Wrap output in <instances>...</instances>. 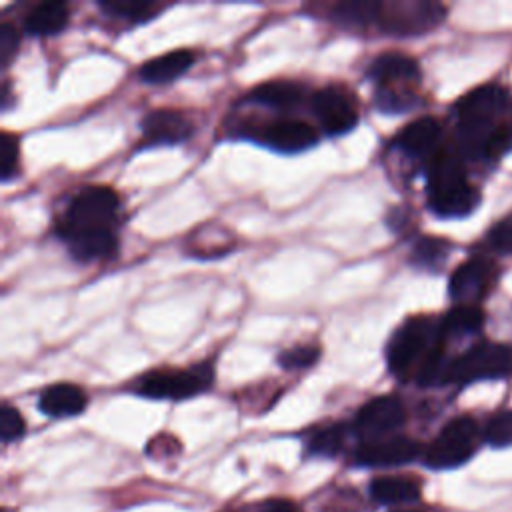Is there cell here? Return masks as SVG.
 <instances>
[{
	"label": "cell",
	"mask_w": 512,
	"mask_h": 512,
	"mask_svg": "<svg viewBox=\"0 0 512 512\" xmlns=\"http://www.w3.org/2000/svg\"><path fill=\"white\" fill-rule=\"evenodd\" d=\"M442 320L432 316L408 318L396 328L388 346V370L398 380H416L420 386L444 384L448 360H444Z\"/></svg>",
	"instance_id": "obj_1"
},
{
	"label": "cell",
	"mask_w": 512,
	"mask_h": 512,
	"mask_svg": "<svg viewBox=\"0 0 512 512\" xmlns=\"http://www.w3.org/2000/svg\"><path fill=\"white\" fill-rule=\"evenodd\" d=\"M508 104V94L496 84H484L468 94H464L456 106L454 114L458 118L460 142L466 154L474 158H484L486 146L496 132V120Z\"/></svg>",
	"instance_id": "obj_2"
},
{
	"label": "cell",
	"mask_w": 512,
	"mask_h": 512,
	"mask_svg": "<svg viewBox=\"0 0 512 512\" xmlns=\"http://www.w3.org/2000/svg\"><path fill=\"white\" fill-rule=\"evenodd\" d=\"M480 202L478 190L468 182L464 164L450 152H438L428 166V206L440 218H462Z\"/></svg>",
	"instance_id": "obj_3"
},
{
	"label": "cell",
	"mask_w": 512,
	"mask_h": 512,
	"mask_svg": "<svg viewBox=\"0 0 512 512\" xmlns=\"http://www.w3.org/2000/svg\"><path fill=\"white\" fill-rule=\"evenodd\" d=\"M120 208L118 194L108 186L80 188L68 202L62 220L58 222V234L62 240L86 234L114 230L116 214Z\"/></svg>",
	"instance_id": "obj_4"
},
{
	"label": "cell",
	"mask_w": 512,
	"mask_h": 512,
	"mask_svg": "<svg viewBox=\"0 0 512 512\" xmlns=\"http://www.w3.org/2000/svg\"><path fill=\"white\" fill-rule=\"evenodd\" d=\"M214 366L210 360L184 370H152L138 378L134 392L154 400H184L212 388Z\"/></svg>",
	"instance_id": "obj_5"
},
{
	"label": "cell",
	"mask_w": 512,
	"mask_h": 512,
	"mask_svg": "<svg viewBox=\"0 0 512 512\" xmlns=\"http://www.w3.org/2000/svg\"><path fill=\"white\" fill-rule=\"evenodd\" d=\"M512 370V352L498 342H480L460 356L448 360L444 384H468L476 380L502 378Z\"/></svg>",
	"instance_id": "obj_6"
},
{
	"label": "cell",
	"mask_w": 512,
	"mask_h": 512,
	"mask_svg": "<svg viewBox=\"0 0 512 512\" xmlns=\"http://www.w3.org/2000/svg\"><path fill=\"white\" fill-rule=\"evenodd\" d=\"M446 8L430 0L378 2L376 26L392 36H418L436 28L444 20Z\"/></svg>",
	"instance_id": "obj_7"
},
{
	"label": "cell",
	"mask_w": 512,
	"mask_h": 512,
	"mask_svg": "<svg viewBox=\"0 0 512 512\" xmlns=\"http://www.w3.org/2000/svg\"><path fill=\"white\" fill-rule=\"evenodd\" d=\"M478 446V426L470 416L450 420L432 444L426 448L424 462L428 468L446 470L464 464Z\"/></svg>",
	"instance_id": "obj_8"
},
{
	"label": "cell",
	"mask_w": 512,
	"mask_h": 512,
	"mask_svg": "<svg viewBox=\"0 0 512 512\" xmlns=\"http://www.w3.org/2000/svg\"><path fill=\"white\" fill-rule=\"evenodd\" d=\"M312 112L328 136H342L356 128L358 106L342 86H324L312 96Z\"/></svg>",
	"instance_id": "obj_9"
},
{
	"label": "cell",
	"mask_w": 512,
	"mask_h": 512,
	"mask_svg": "<svg viewBox=\"0 0 512 512\" xmlns=\"http://www.w3.org/2000/svg\"><path fill=\"white\" fill-rule=\"evenodd\" d=\"M406 420V408L400 398L386 394L368 400L354 418V432L368 440H378L396 428H400Z\"/></svg>",
	"instance_id": "obj_10"
},
{
	"label": "cell",
	"mask_w": 512,
	"mask_h": 512,
	"mask_svg": "<svg viewBox=\"0 0 512 512\" xmlns=\"http://www.w3.org/2000/svg\"><path fill=\"white\" fill-rule=\"evenodd\" d=\"M494 278H496V266L488 258L474 256L462 262L452 272L448 282V292L452 300H456L458 304L476 306V302L490 292Z\"/></svg>",
	"instance_id": "obj_11"
},
{
	"label": "cell",
	"mask_w": 512,
	"mask_h": 512,
	"mask_svg": "<svg viewBox=\"0 0 512 512\" xmlns=\"http://www.w3.org/2000/svg\"><path fill=\"white\" fill-rule=\"evenodd\" d=\"M420 454V444L406 436H390L362 442L354 450V464L358 466H400L412 462Z\"/></svg>",
	"instance_id": "obj_12"
},
{
	"label": "cell",
	"mask_w": 512,
	"mask_h": 512,
	"mask_svg": "<svg viewBox=\"0 0 512 512\" xmlns=\"http://www.w3.org/2000/svg\"><path fill=\"white\" fill-rule=\"evenodd\" d=\"M260 140L282 154H296L312 148L318 132L298 118H280L260 130Z\"/></svg>",
	"instance_id": "obj_13"
},
{
	"label": "cell",
	"mask_w": 512,
	"mask_h": 512,
	"mask_svg": "<svg viewBox=\"0 0 512 512\" xmlns=\"http://www.w3.org/2000/svg\"><path fill=\"white\" fill-rule=\"evenodd\" d=\"M194 132L192 122L178 110L160 108L142 118V134L146 144H180Z\"/></svg>",
	"instance_id": "obj_14"
},
{
	"label": "cell",
	"mask_w": 512,
	"mask_h": 512,
	"mask_svg": "<svg viewBox=\"0 0 512 512\" xmlns=\"http://www.w3.org/2000/svg\"><path fill=\"white\" fill-rule=\"evenodd\" d=\"M366 74L378 86H394V84L414 86L420 80V66L408 54L382 52L370 62Z\"/></svg>",
	"instance_id": "obj_15"
},
{
	"label": "cell",
	"mask_w": 512,
	"mask_h": 512,
	"mask_svg": "<svg viewBox=\"0 0 512 512\" xmlns=\"http://www.w3.org/2000/svg\"><path fill=\"white\" fill-rule=\"evenodd\" d=\"M440 124L436 118L422 116L406 124L394 138V146L410 158H426L436 152L440 140Z\"/></svg>",
	"instance_id": "obj_16"
},
{
	"label": "cell",
	"mask_w": 512,
	"mask_h": 512,
	"mask_svg": "<svg viewBox=\"0 0 512 512\" xmlns=\"http://www.w3.org/2000/svg\"><path fill=\"white\" fill-rule=\"evenodd\" d=\"M88 404L86 392L70 382H56L42 390L38 408L50 418H70L84 412Z\"/></svg>",
	"instance_id": "obj_17"
},
{
	"label": "cell",
	"mask_w": 512,
	"mask_h": 512,
	"mask_svg": "<svg viewBox=\"0 0 512 512\" xmlns=\"http://www.w3.org/2000/svg\"><path fill=\"white\" fill-rule=\"evenodd\" d=\"M194 60L196 56L192 50H186V48L170 50L156 58L146 60L140 66V78L148 84H168L180 78L186 70H190Z\"/></svg>",
	"instance_id": "obj_18"
},
{
	"label": "cell",
	"mask_w": 512,
	"mask_h": 512,
	"mask_svg": "<svg viewBox=\"0 0 512 512\" xmlns=\"http://www.w3.org/2000/svg\"><path fill=\"white\" fill-rule=\"evenodd\" d=\"M70 254L80 262H94V260H106L112 258L118 250V238L114 230H102V232H86L76 234L64 240Z\"/></svg>",
	"instance_id": "obj_19"
},
{
	"label": "cell",
	"mask_w": 512,
	"mask_h": 512,
	"mask_svg": "<svg viewBox=\"0 0 512 512\" xmlns=\"http://www.w3.org/2000/svg\"><path fill=\"white\" fill-rule=\"evenodd\" d=\"M250 102L276 108V110H290L302 104L304 100V86L290 80H270L258 84L250 94Z\"/></svg>",
	"instance_id": "obj_20"
},
{
	"label": "cell",
	"mask_w": 512,
	"mask_h": 512,
	"mask_svg": "<svg viewBox=\"0 0 512 512\" xmlns=\"http://www.w3.org/2000/svg\"><path fill=\"white\" fill-rule=\"evenodd\" d=\"M70 22V10L64 2H42L34 6L26 20L24 30L32 36H54Z\"/></svg>",
	"instance_id": "obj_21"
},
{
	"label": "cell",
	"mask_w": 512,
	"mask_h": 512,
	"mask_svg": "<svg viewBox=\"0 0 512 512\" xmlns=\"http://www.w3.org/2000/svg\"><path fill=\"white\" fill-rule=\"evenodd\" d=\"M370 494L382 504H404L420 498V486L404 476H380L370 484Z\"/></svg>",
	"instance_id": "obj_22"
},
{
	"label": "cell",
	"mask_w": 512,
	"mask_h": 512,
	"mask_svg": "<svg viewBox=\"0 0 512 512\" xmlns=\"http://www.w3.org/2000/svg\"><path fill=\"white\" fill-rule=\"evenodd\" d=\"M418 94L412 86L394 84V86H376L374 104L380 112L386 114H402L418 106Z\"/></svg>",
	"instance_id": "obj_23"
},
{
	"label": "cell",
	"mask_w": 512,
	"mask_h": 512,
	"mask_svg": "<svg viewBox=\"0 0 512 512\" xmlns=\"http://www.w3.org/2000/svg\"><path fill=\"white\" fill-rule=\"evenodd\" d=\"M484 324V312L478 306L458 304L442 318V332L444 336H464L474 334Z\"/></svg>",
	"instance_id": "obj_24"
},
{
	"label": "cell",
	"mask_w": 512,
	"mask_h": 512,
	"mask_svg": "<svg viewBox=\"0 0 512 512\" xmlns=\"http://www.w3.org/2000/svg\"><path fill=\"white\" fill-rule=\"evenodd\" d=\"M98 6L114 18H126L134 24L146 22L166 8L158 2H134V0H112V2H100Z\"/></svg>",
	"instance_id": "obj_25"
},
{
	"label": "cell",
	"mask_w": 512,
	"mask_h": 512,
	"mask_svg": "<svg viewBox=\"0 0 512 512\" xmlns=\"http://www.w3.org/2000/svg\"><path fill=\"white\" fill-rule=\"evenodd\" d=\"M378 2H340L332 8V18L344 26L376 24Z\"/></svg>",
	"instance_id": "obj_26"
},
{
	"label": "cell",
	"mask_w": 512,
	"mask_h": 512,
	"mask_svg": "<svg viewBox=\"0 0 512 512\" xmlns=\"http://www.w3.org/2000/svg\"><path fill=\"white\" fill-rule=\"evenodd\" d=\"M344 438L346 428L342 424L324 426L308 438V452L316 456H336L344 446Z\"/></svg>",
	"instance_id": "obj_27"
},
{
	"label": "cell",
	"mask_w": 512,
	"mask_h": 512,
	"mask_svg": "<svg viewBox=\"0 0 512 512\" xmlns=\"http://www.w3.org/2000/svg\"><path fill=\"white\" fill-rule=\"evenodd\" d=\"M448 254V244L442 238H430L424 236L414 244L412 250V262L422 268H436L444 262Z\"/></svg>",
	"instance_id": "obj_28"
},
{
	"label": "cell",
	"mask_w": 512,
	"mask_h": 512,
	"mask_svg": "<svg viewBox=\"0 0 512 512\" xmlns=\"http://www.w3.org/2000/svg\"><path fill=\"white\" fill-rule=\"evenodd\" d=\"M318 358H320V348L316 344H298L282 350L278 356V364L284 370H302V368H310Z\"/></svg>",
	"instance_id": "obj_29"
},
{
	"label": "cell",
	"mask_w": 512,
	"mask_h": 512,
	"mask_svg": "<svg viewBox=\"0 0 512 512\" xmlns=\"http://www.w3.org/2000/svg\"><path fill=\"white\" fill-rule=\"evenodd\" d=\"M484 438L488 444L496 448L512 446V410H504L492 416L490 422L486 424Z\"/></svg>",
	"instance_id": "obj_30"
},
{
	"label": "cell",
	"mask_w": 512,
	"mask_h": 512,
	"mask_svg": "<svg viewBox=\"0 0 512 512\" xmlns=\"http://www.w3.org/2000/svg\"><path fill=\"white\" fill-rule=\"evenodd\" d=\"M26 432V422L22 418V414L10 406V404H4L0 408V438L4 444H10V442H16L24 436Z\"/></svg>",
	"instance_id": "obj_31"
},
{
	"label": "cell",
	"mask_w": 512,
	"mask_h": 512,
	"mask_svg": "<svg viewBox=\"0 0 512 512\" xmlns=\"http://www.w3.org/2000/svg\"><path fill=\"white\" fill-rule=\"evenodd\" d=\"M18 140L8 134V132H2L0 136V176L2 180H10L16 170H18Z\"/></svg>",
	"instance_id": "obj_32"
},
{
	"label": "cell",
	"mask_w": 512,
	"mask_h": 512,
	"mask_svg": "<svg viewBox=\"0 0 512 512\" xmlns=\"http://www.w3.org/2000/svg\"><path fill=\"white\" fill-rule=\"evenodd\" d=\"M488 244L502 254H512V214L498 220L488 232Z\"/></svg>",
	"instance_id": "obj_33"
},
{
	"label": "cell",
	"mask_w": 512,
	"mask_h": 512,
	"mask_svg": "<svg viewBox=\"0 0 512 512\" xmlns=\"http://www.w3.org/2000/svg\"><path fill=\"white\" fill-rule=\"evenodd\" d=\"M18 44H20V32L10 22L0 24V66L2 68L10 66V62L18 52Z\"/></svg>",
	"instance_id": "obj_34"
},
{
	"label": "cell",
	"mask_w": 512,
	"mask_h": 512,
	"mask_svg": "<svg viewBox=\"0 0 512 512\" xmlns=\"http://www.w3.org/2000/svg\"><path fill=\"white\" fill-rule=\"evenodd\" d=\"M508 150H512V120L506 124H500L496 128V132L492 134L488 146H486V154L484 158L488 160H496L502 154H506Z\"/></svg>",
	"instance_id": "obj_35"
},
{
	"label": "cell",
	"mask_w": 512,
	"mask_h": 512,
	"mask_svg": "<svg viewBox=\"0 0 512 512\" xmlns=\"http://www.w3.org/2000/svg\"><path fill=\"white\" fill-rule=\"evenodd\" d=\"M260 512H298L296 504L290 502V500H284V498H274V500H268L262 504Z\"/></svg>",
	"instance_id": "obj_36"
},
{
	"label": "cell",
	"mask_w": 512,
	"mask_h": 512,
	"mask_svg": "<svg viewBox=\"0 0 512 512\" xmlns=\"http://www.w3.org/2000/svg\"><path fill=\"white\" fill-rule=\"evenodd\" d=\"M404 512H412V510H404Z\"/></svg>",
	"instance_id": "obj_37"
}]
</instances>
